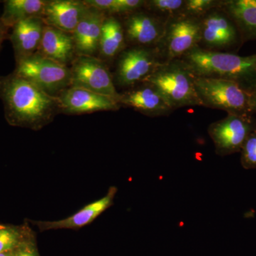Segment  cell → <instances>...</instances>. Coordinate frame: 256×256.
<instances>
[{"label": "cell", "mask_w": 256, "mask_h": 256, "mask_svg": "<svg viewBox=\"0 0 256 256\" xmlns=\"http://www.w3.org/2000/svg\"><path fill=\"white\" fill-rule=\"evenodd\" d=\"M0 99L10 126L38 130L60 114L58 98L14 72L0 76Z\"/></svg>", "instance_id": "6da1fadb"}, {"label": "cell", "mask_w": 256, "mask_h": 256, "mask_svg": "<svg viewBox=\"0 0 256 256\" xmlns=\"http://www.w3.org/2000/svg\"><path fill=\"white\" fill-rule=\"evenodd\" d=\"M181 58L196 76L226 79L250 92L256 86V54L242 56L196 46Z\"/></svg>", "instance_id": "7a4b0ae2"}, {"label": "cell", "mask_w": 256, "mask_h": 256, "mask_svg": "<svg viewBox=\"0 0 256 256\" xmlns=\"http://www.w3.org/2000/svg\"><path fill=\"white\" fill-rule=\"evenodd\" d=\"M196 76L182 58L163 62L146 84L156 88L173 110L202 106L195 87Z\"/></svg>", "instance_id": "3957f363"}, {"label": "cell", "mask_w": 256, "mask_h": 256, "mask_svg": "<svg viewBox=\"0 0 256 256\" xmlns=\"http://www.w3.org/2000/svg\"><path fill=\"white\" fill-rule=\"evenodd\" d=\"M195 87L202 106L228 114H252L250 92L226 79L195 77Z\"/></svg>", "instance_id": "277c9868"}, {"label": "cell", "mask_w": 256, "mask_h": 256, "mask_svg": "<svg viewBox=\"0 0 256 256\" xmlns=\"http://www.w3.org/2000/svg\"><path fill=\"white\" fill-rule=\"evenodd\" d=\"M14 72L52 96H57L72 86L70 67L50 60L38 52L16 63Z\"/></svg>", "instance_id": "5b68a950"}, {"label": "cell", "mask_w": 256, "mask_h": 256, "mask_svg": "<svg viewBox=\"0 0 256 256\" xmlns=\"http://www.w3.org/2000/svg\"><path fill=\"white\" fill-rule=\"evenodd\" d=\"M201 18L178 15L166 22L164 35L156 47L163 62L178 60L201 42Z\"/></svg>", "instance_id": "8992f818"}, {"label": "cell", "mask_w": 256, "mask_h": 256, "mask_svg": "<svg viewBox=\"0 0 256 256\" xmlns=\"http://www.w3.org/2000/svg\"><path fill=\"white\" fill-rule=\"evenodd\" d=\"M256 130V119L252 114H228L208 128L216 154L226 156L240 152L248 137Z\"/></svg>", "instance_id": "52a82bcc"}, {"label": "cell", "mask_w": 256, "mask_h": 256, "mask_svg": "<svg viewBox=\"0 0 256 256\" xmlns=\"http://www.w3.org/2000/svg\"><path fill=\"white\" fill-rule=\"evenodd\" d=\"M156 47L130 46L119 56L116 72L120 86L142 84L163 63Z\"/></svg>", "instance_id": "ba28073f"}, {"label": "cell", "mask_w": 256, "mask_h": 256, "mask_svg": "<svg viewBox=\"0 0 256 256\" xmlns=\"http://www.w3.org/2000/svg\"><path fill=\"white\" fill-rule=\"evenodd\" d=\"M200 47L214 52L234 53L244 44L236 25L220 8L201 18Z\"/></svg>", "instance_id": "9c48e42d"}, {"label": "cell", "mask_w": 256, "mask_h": 256, "mask_svg": "<svg viewBox=\"0 0 256 256\" xmlns=\"http://www.w3.org/2000/svg\"><path fill=\"white\" fill-rule=\"evenodd\" d=\"M70 69L72 86L108 96L119 102L120 94L116 90L110 70L100 58L79 56L72 62Z\"/></svg>", "instance_id": "30bf717a"}, {"label": "cell", "mask_w": 256, "mask_h": 256, "mask_svg": "<svg viewBox=\"0 0 256 256\" xmlns=\"http://www.w3.org/2000/svg\"><path fill=\"white\" fill-rule=\"evenodd\" d=\"M168 20L146 10L126 15L122 22L126 43L131 46L156 47L164 35Z\"/></svg>", "instance_id": "8fae6325"}, {"label": "cell", "mask_w": 256, "mask_h": 256, "mask_svg": "<svg viewBox=\"0 0 256 256\" xmlns=\"http://www.w3.org/2000/svg\"><path fill=\"white\" fill-rule=\"evenodd\" d=\"M60 112L68 114H92L100 111H116L118 102L108 96L101 95L82 88L70 86L58 96Z\"/></svg>", "instance_id": "7c38bea8"}, {"label": "cell", "mask_w": 256, "mask_h": 256, "mask_svg": "<svg viewBox=\"0 0 256 256\" xmlns=\"http://www.w3.org/2000/svg\"><path fill=\"white\" fill-rule=\"evenodd\" d=\"M118 192L116 186H110L107 194L97 201L89 204L76 213L64 220H31L40 232L58 229H78L92 223L96 218L114 204Z\"/></svg>", "instance_id": "4fadbf2b"}, {"label": "cell", "mask_w": 256, "mask_h": 256, "mask_svg": "<svg viewBox=\"0 0 256 256\" xmlns=\"http://www.w3.org/2000/svg\"><path fill=\"white\" fill-rule=\"evenodd\" d=\"M119 104L152 118L168 116L174 111L156 88L146 82L120 94Z\"/></svg>", "instance_id": "5bb4252c"}, {"label": "cell", "mask_w": 256, "mask_h": 256, "mask_svg": "<svg viewBox=\"0 0 256 256\" xmlns=\"http://www.w3.org/2000/svg\"><path fill=\"white\" fill-rule=\"evenodd\" d=\"M89 10L84 1L52 0L47 1L42 18L47 26L73 34Z\"/></svg>", "instance_id": "9a60e30c"}, {"label": "cell", "mask_w": 256, "mask_h": 256, "mask_svg": "<svg viewBox=\"0 0 256 256\" xmlns=\"http://www.w3.org/2000/svg\"><path fill=\"white\" fill-rule=\"evenodd\" d=\"M45 26L43 18H32L16 24L12 28L9 38L14 50L16 63L38 52Z\"/></svg>", "instance_id": "2e32d148"}, {"label": "cell", "mask_w": 256, "mask_h": 256, "mask_svg": "<svg viewBox=\"0 0 256 256\" xmlns=\"http://www.w3.org/2000/svg\"><path fill=\"white\" fill-rule=\"evenodd\" d=\"M108 15L90 8L74 30L73 38L76 56L98 54L102 25Z\"/></svg>", "instance_id": "e0dca14e"}, {"label": "cell", "mask_w": 256, "mask_h": 256, "mask_svg": "<svg viewBox=\"0 0 256 256\" xmlns=\"http://www.w3.org/2000/svg\"><path fill=\"white\" fill-rule=\"evenodd\" d=\"M37 52L67 66L76 57L72 34L47 25L44 30L41 44Z\"/></svg>", "instance_id": "ac0fdd59"}, {"label": "cell", "mask_w": 256, "mask_h": 256, "mask_svg": "<svg viewBox=\"0 0 256 256\" xmlns=\"http://www.w3.org/2000/svg\"><path fill=\"white\" fill-rule=\"evenodd\" d=\"M220 8L236 25L242 43L256 40V0H222Z\"/></svg>", "instance_id": "d6986e66"}, {"label": "cell", "mask_w": 256, "mask_h": 256, "mask_svg": "<svg viewBox=\"0 0 256 256\" xmlns=\"http://www.w3.org/2000/svg\"><path fill=\"white\" fill-rule=\"evenodd\" d=\"M126 36L122 22L114 16H106L101 33L98 55L100 60H114L126 48Z\"/></svg>", "instance_id": "ffe728a7"}, {"label": "cell", "mask_w": 256, "mask_h": 256, "mask_svg": "<svg viewBox=\"0 0 256 256\" xmlns=\"http://www.w3.org/2000/svg\"><path fill=\"white\" fill-rule=\"evenodd\" d=\"M46 0H6L0 21L11 28L16 24L32 18H42Z\"/></svg>", "instance_id": "44dd1931"}, {"label": "cell", "mask_w": 256, "mask_h": 256, "mask_svg": "<svg viewBox=\"0 0 256 256\" xmlns=\"http://www.w3.org/2000/svg\"><path fill=\"white\" fill-rule=\"evenodd\" d=\"M32 232L28 227L0 224V254L15 250Z\"/></svg>", "instance_id": "7402d4cb"}, {"label": "cell", "mask_w": 256, "mask_h": 256, "mask_svg": "<svg viewBox=\"0 0 256 256\" xmlns=\"http://www.w3.org/2000/svg\"><path fill=\"white\" fill-rule=\"evenodd\" d=\"M185 0H148L144 9L153 14L169 20L181 15Z\"/></svg>", "instance_id": "603a6c76"}, {"label": "cell", "mask_w": 256, "mask_h": 256, "mask_svg": "<svg viewBox=\"0 0 256 256\" xmlns=\"http://www.w3.org/2000/svg\"><path fill=\"white\" fill-rule=\"evenodd\" d=\"M222 0H185L182 15L202 18L212 10L220 8Z\"/></svg>", "instance_id": "cb8c5ba5"}, {"label": "cell", "mask_w": 256, "mask_h": 256, "mask_svg": "<svg viewBox=\"0 0 256 256\" xmlns=\"http://www.w3.org/2000/svg\"><path fill=\"white\" fill-rule=\"evenodd\" d=\"M144 0H110V6L106 14L108 16H126L144 9Z\"/></svg>", "instance_id": "d4e9b609"}, {"label": "cell", "mask_w": 256, "mask_h": 256, "mask_svg": "<svg viewBox=\"0 0 256 256\" xmlns=\"http://www.w3.org/2000/svg\"><path fill=\"white\" fill-rule=\"evenodd\" d=\"M240 152L242 168L245 170H256V130L248 137Z\"/></svg>", "instance_id": "484cf974"}, {"label": "cell", "mask_w": 256, "mask_h": 256, "mask_svg": "<svg viewBox=\"0 0 256 256\" xmlns=\"http://www.w3.org/2000/svg\"><path fill=\"white\" fill-rule=\"evenodd\" d=\"M14 256H40L33 232L14 250Z\"/></svg>", "instance_id": "4316f807"}, {"label": "cell", "mask_w": 256, "mask_h": 256, "mask_svg": "<svg viewBox=\"0 0 256 256\" xmlns=\"http://www.w3.org/2000/svg\"><path fill=\"white\" fill-rule=\"evenodd\" d=\"M10 28L5 26L2 22L0 21V52H1L3 42L6 38H9Z\"/></svg>", "instance_id": "83f0119b"}, {"label": "cell", "mask_w": 256, "mask_h": 256, "mask_svg": "<svg viewBox=\"0 0 256 256\" xmlns=\"http://www.w3.org/2000/svg\"><path fill=\"white\" fill-rule=\"evenodd\" d=\"M250 96H252V105L254 114H256V86L250 92Z\"/></svg>", "instance_id": "f1b7e54d"}, {"label": "cell", "mask_w": 256, "mask_h": 256, "mask_svg": "<svg viewBox=\"0 0 256 256\" xmlns=\"http://www.w3.org/2000/svg\"><path fill=\"white\" fill-rule=\"evenodd\" d=\"M0 256H14V250H12V252H2V254H0Z\"/></svg>", "instance_id": "f546056e"}]
</instances>
